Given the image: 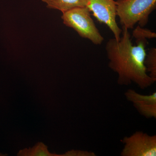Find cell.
I'll return each instance as SVG.
<instances>
[{
    "label": "cell",
    "mask_w": 156,
    "mask_h": 156,
    "mask_svg": "<svg viewBox=\"0 0 156 156\" xmlns=\"http://www.w3.org/2000/svg\"><path fill=\"white\" fill-rule=\"evenodd\" d=\"M136 43L134 46L128 29L122 27L119 40L110 39L105 45L108 67L118 74L117 82L120 86L134 83L140 89H145L156 80L149 76L144 66L147 40Z\"/></svg>",
    "instance_id": "obj_1"
},
{
    "label": "cell",
    "mask_w": 156,
    "mask_h": 156,
    "mask_svg": "<svg viewBox=\"0 0 156 156\" xmlns=\"http://www.w3.org/2000/svg\"><path fill=\"white\" fill-rule=\"evenodd\" d=\"M117 16L122 27L132 29L136 23L144 27L156 9V0H117Z\"/></svg>",
    "instance_id": "obj_2"
},
{
    "label": "cell",
    "mask_w": 156,
    "mask_h": 156,
    "mask_svg": "<svg viewBox=\"0 0 156 156\" xmlns=\"http://www.w3.org/2000/svg\"><path fill=\"white\" fill-rule=\"evenodd\" d=\"M61 18L65 25L74 30L81 37L88 39L95 45L103 43L104 38L96 27L87 7L74 8L63 12Z\"/></svg>",
    "instance_id": "obj_3"
},
{
    "label": "cell",
    "mask_w": 156,
    "mask_h": 156,
    "mask_svg": "<svg viewBox=\"0 0 156 156\" xmlns=\"http://www.w3.org/2000/svg\"><path fill=\"white\" fill-rule=\"evenodd\" d=\"M124 147L122 156H156V135L136 131L121 140Z\"/></svg>",
    "instance_id": "obj_4"
},
{
    "label": "cell",
    "mask_w": 156,
    "mask_h": 156,
    "mask_svg": "<svg viewBox=\"0 0 156 156\" xmlns=\"http://www.w3.org/2000/svg\"><path fill=\"white\" fill-rule=\"evenodd\" d=\"M87 8L98 21L106 25L119 41L122 29L116 22L117 6L115 0H89Z\"/></svg>",
    "instance_id": "obj_5"
},
{
    "label": "cell",
    "mask_w": 156,
    "mask_h": 156,
    "mask_svg": "<svg viewBox=\"0 0 156 156\" xmlns=\"http://www.w3.org/2000/svg\"><path fill=\"white\" fill-rule=\"evenodd\" d=\"M126 99L132 103L137 112L147 119H156V92L142 95L134 89H128L125 93Z\"/></svg>",
    "instance_id": "obj_6"
},
{
    "label": "cell",
    "mask_w": 156,
    "mask_h": 156,
    "mask_svg": "<svg viewBox=\"0 0 156 156\" xmlns=\"http://www.w3.org/2000/svg\"><path fill=\"white\" fill-rule=\"evenodd\" d=\"M49 9H56L62 13L71 9L87 7L89 0H42Z\"/></svg>",
    "instance_id": "obj_7"
},
{
    "label": "cell",
    "mask_w": 156,
    "mask_h": 156,
    "mask_svg": "<svg viewBox=\"0 0 156 156\" xmlns=\"http://www.w3.org/2000/svg\"><path fill=\"white\" fill-rule=\"evenodd\" d=\"M17 155L20 156H59L52 154L48 151V147L43 143L38 142L33 147L24 148L20 151Z\"/></svg>",
    "instance_id": "obj_8"
},
{
    "label": "cell",
    "mask_w": 156,
    "mask_h": 156,
    "mask_svg": "<svg viewBox=\"0 0 156 156\" xmlns=\"http://www.w3.org/2000/svg\"><path fill=\"white\" fill-rule=\"evenodd\" d=\"M148 74L156 80V48H151L147 53L144 62Z\"/></svg>",
    "instance_id": "obj_9"
},
{
    "label": "cell",
    "mask_w": 156,
    "mask_h": 156,
    "mask_svg": "<svg viewBox=\"0 0 156 156\" xmlns=\"http://www.w3.org/2000/svg\"><path fill=\"white\" fill-rule=\"evenodd\" d=\"M132 36L136 40V42L147 39L155 38L156 34L150 30L144 28L138 25L133 30Z\"/></svg>",
    "instance_id": "obj_10"
},
{
    "label": "cell",
    "mask_w": 156,
    "mask_h": 156,
    "mask_svg": "<svg viewBox=\"0 0 156 156\" xmlns=\"http://www.w3.org/2000/svg\"><path fill=\"white\" fill-rule=\"evenodd\" d=\"M94 152L88 151L72 150L68 151L65 153L59 155V156H95Z\"/></svg>",
    "instance_id": "obj_11"
},
{
    "label": "cell",
    "mask_w": 156,
    "mask_h": 156,
    "mask_svg": "<svg viewBox=\"0 0 156 156\" xmlns=\"http://www.w3.org/2000/svg\"><path fill=\"white\" fill-rule=\"evenodd\" d=\"M0 156H4V155H2V154H0Z\"/></svg>",
    "instance_id": "obj_12"
}]
</instances>
